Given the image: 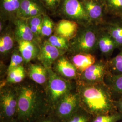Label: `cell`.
Instances as JSON below:
<instances>
[{"instance_id":"cell-36","label":"cell","mask_w":122,"mask_h":122,"mask_svg":"<svg viewBox=\"0 0 122 122\" xmlns=\"http://www.w3.org/2000/svg\"><path fill=\"white\" fill-rule=\"evenodd\" d=\"M121 19H122V18H121Z\"/></svg>"},{"instance_id":"cell-3","label":"cell","mask_w":122,"mask_h":122,"mask_svg":"<svg viewBox=\"0 0 122 122\" xmlns=\"http://www.w3.org/2000/svg\"><path fill=\"white\" fill-rule=\"evenodd\" d=\"M100 26L91 24L80 25L77 35L70 41L69 52L72 55L86 53L93 54L98 49Z\"/></svg>"},{"instance_id":"cell-26","label":"cell","mask_w":122,"mask_h":122,"mask_svg":"<svg viewBox=\"0 0 122 122\" xmlns=\"http://www.w3.org/2000/svg\"><path fill=\"white\" fill-rule=\"evenodd\" d=\"M109 73L113 75L122 74V49L119 53L107 60Z\"/></svg>"},{"instance_id":"cell-10","label":"cell","mask_w":122,"mask_h":122,"mask_svg":"<svg viewBox=\"0 0 122 122\" xmlns=\"http://www.w3.org/2000/svg\"><path fill=\"white\" fill-rule=\"evenodd\" d=\"M50 44L47 39L40 45V52L37 59L47 68H52L57 59L66 53Z\"/></svg>"},{"instance_id":"cell-11","label":"cell","mask_w":122,"mask_h":122,"mask_svg":"<svg viewBox=\"0 0 122 122\" xmlns=\"http://www.w3.org/2000/svg\"><path fill=\"white\" fill-rule=\"evenodd\" d=\"M52 70L57 74L68 80H78L79 74L70 59L64 55L58 58L52 66Z\"/></svg>"},{"instance_id":"cell-34","label":"cell","mask_w":122,"mask_h":122,"mask_svg":"<svg viewBox=\"0 0 122 122\" xmlns=\"http://www.w3.org/2000/svg\"><path fill=\"white\" fill-rule=\"evenodd\" d=\"M39 122H57L56 121L53 120L51 119H44L40 121Z\"/></svg>"},{"instance_id":"cell-28","label":"cell","mask_w":122,"mask_h":122,"mask_svg":"<svg viewBox=\"0 0 122 122\" xmlns=\"http://www.w3.org/2000/svg\"><path fill=\"white\" fill-rule=\"evenodd\" d=\"M94 117L81 106L65 122H92Z\"/></svg>"},{"instance_id":"cell-27","label":"cell","mask_w":122,"mask_h":122,"mask_svg":"<svg viewBox=\"0 0 122 122\" xmlns=\"http://www.w3.org/2000/svg\"><path fill=\"white\" fill-rule=\"evenodd\" d=\"M48 42L52 46L66 52L69 51L70 41L60 36L52 35L47 39Z\"/></svg>"},{"instance_id":"cell-7","label":"cell","mask_w":122,"mask_h":122,"mask_svg":"<svg viewBox=\"0 0 122 122\" xmlns=\"http://www.w3.org/2000/svg\"><path fill=\"white\" fill-rule=\"evenodd\" d=\"M17 94L11 87L2 88L0 92V111L3 117L10 119L17 114Z\"/></svg>"},{"instance_id":"cell-15","label":"cell","mask_w":122,"mask_h":122,"mask_svg":"<svg viewBox=\"0 0 122 122\" xmlns=\"http://www.w3.org/2000/svg\"><path fill=\"white\" fill-rule=\"evenodd\" d=\"M21 0H0V20L13 22L17 18Z\"/></svg>"},{"instance_id":"cell-18","label":"cell","mask_w":122,"mask_h":122,"mask_svg":"<svg viewBox=\"0 0 122 122\" xmlns=\"http://www.w3.org/2000/svg\"><path fill=\"white\" fill-rule=\"evenodd\" d=\"M18 48L23 57L25 64H27L32 60L37 58L40 52V45L34 41H18Z\"/></svg>"},{"instance_id":"cell-29","label":"cell","mask_w":122,"mask_h":122,"mask_svg":"<svg viewBox=\"0 0 122 122\" xmlns=\"http://www.w3.org/2000/svg\"><path fill=\"white\" fill-rule=\"evenodd\" d=\"M55 24L47 14L44 15L41 28L42 38H48L54 33Z\"/></svg>"},{"instance_id":"cell-13","label":"cell","mask_w":122,"mask_h":122,"mask_svg":"<svg viewBox=\"0 0 122 122\" xmlns=\"http://www.w3.org/2000/svg\"><path fill=\"white\" fill-rule=\"evenodd\" d=\"M80 25L75 21L62 19L55 24L53 34L71 40L77 35Z\"/></svg>"},{"instance_id":"cell-2","label":"cell","mask_w":122,"mask_h":122,"mask_svg":"<svg viewBox=\"0 0 122 122\" xmlns=\"http://www.w3.org/2000/svg\"><path fill=\"white\" fill-rule=\"evenodd\" d=\"M17 94V116L22 122H30L39 118L46 111L49 105L37 87L30 85H21L15 89Z\"/></svg>"},{"instance_id":"cell-6","label":"cell","mask_w":122,"mask_h":122,"mask_svg":"<svg viewBox=\"0 0 122 122\" xmlns=\"http://www.w3.org/2000/svg\"><path fill=\"white\" fill-rule=\"evenodd\" d=\"M108 72L107 60L100 59L80 74L78 80L76 81L86 84L103 83Z\"/></svg>"},{"instance_id":"cell-14","label":"cell","mask_w":122,"mask_h":122,"mask_svg":"<svg viewBox=\"0 0 122 122\" xmlns=\"http://www.w3.org/2000/svg\"><path fill=\"white\" fill-rule=\"evenodd\" d=\"M118 48L114 40L109 34L100 26L98 39V49L105 59L111 58L113 51Z\"/></svg>"},{"instance_id":"cell-17","label":"cell","mask_w":122,"mask_h":122,"mask_svg":"<svg viewBox=\"0 0 122 122\" xmlns=\"http://www.w3.org/2000/svg\"><path fill=\"white\" fill-rule=\"evenodd\" d=\"M114 40L118 49L122 48V19L113 18L106 21L101 25Z\"/></svg>"},{"instance_id":"cell-5","label":"cell","mask_w":122,"mask_h":122,"mask_svg":"<svg viewBox=\"0 0 122 122\" xmlns=\"http://www.w3.org/2000/svg\"><path fill=\"white\" fill-rule=\"evenodd\" d=\"M57 12L67 20L77 22L80 25L90 24L80 0H61Z\"/></svg>"},{"instance_id":"cell-12","label":"cell","mask_w":122,"mask_h":122,"mask_svg":"<svg viewBox=\"0 0 122 122\" xmlns=\"http://www.w3.org/2000/svg\"><path fill=\"white\" fill-rule=\"evenodd\" d=\"M46 10L39 0H21L17 18L28 19L47 14Z\"/></svg>"},{"instance_id":"cell-8","label":"cell","mask_w":122,"mask_h":122,"mask_svg":"<svg viewBox=\"0 0 122 122\" xmlns=\"http://www.w3.org/2000/svg\"><path fill=\"white\" fill-rule=\"evenodd\" d=\"M80 99L77 92H71L63 96L58 102L56 108L57 116L61 119L66 120L78 109Z\"/></svg>"},{"instance_id":"cell-30","label":"cell","mask_w":122,"mask_h":122,"mask_svg":"<svg viewBox=\"0 0 122 122\" xmlns=\"http://www.w3.org/2000/svg\"><path fill=\"white\" fill-rule=\"evenodd\" d=\"M24 63V58L22 57L18 46L15 47L11 53L10 63L7 70V73L18 66L23 65Z\"/></svg>"},{"instance_id":"cell-25","label":"cell","mask_w":122,"mask_h":122,"mask_svg":"<svg viewBox=\"0 0 122 122\" xmlns=\"http://www.w3.org/2000/svg\"><path fill=\"white\" fill-rule=\"evenodd\" d=\"M26 71L23 65L19 66L7 73V83L10 84L20 83L25 78Z\"/></svg>"},{"instance_id":"cell-9","label":"cell","mask_w":122,"mask_h":122,"mask_svg":"<svg viewBox=\"0 0 122 122\" xmlns=\"http://www.w3.org/2000/svg\"><path fill=\"white\" fill-rule=\"evenodd\" d=\"M86 13L90 24L98 26L105 21L106 15L101 0H80Z\"/></svg>"},{"instance_id":"cell-32","label":"cell","mask_w":122,"mask_h":122,"mask_svg":"<svg viewBox=\"0 0 122 122\" xmlns=\"http://www.w3.org/2000/svg\"><path fill=\"white\" fill-rule=\"evenodd\" d=\"M46 10L51 13H56L61 4V0H39Z\"/></svg>"},{"instance_id":"cell-35","label":"cell","mask_w":122,"mask_h":122,"mask_svg":"<svg viewBox=\"0 0 122 122\" xmlns=\"http://www.w3.org/2000/svg\"><path fill=\"white\" fill-rule=\"evenodd\" d=\"M118 122H122V120H120V121H118Z\"/></svg>"},{"instance_id":"cell-31","label":"cell","mask_w":122,"mask_h":122,"mask_svg":"<svg viewBox=\"0 0 122 122\" xmlns=\"http://www.w3.org/2000/svg\"><path fill=\"white\" fill-rule=\"evenodd\" d=\"M122 120V115L118 111L95 116L92 122H118Z\"/></svg>"},{"instance_id":"cell-22","label":"cell","mask_w":122,"mask_h":122,"mask_svg":"<svg viewBox=\"0 0 122 122\" xmlns=\"http://www.w3.org/2000/svg\"><path fill=\"white\" fill-rule=\"evenodd\" d=\"M105 83L109 88L114 100L122 97V74L108 73L105 78Z\"/></svg>"},{"instance_id":"cell-16","label":"cell","mask_w":122,"mask_h":122,"mask_svg":"<svg viewBox=\"0 0 122 122\" xmlns=\"http://www.w3.org/2000/svg\"><path fill=\"white\" fill-rule=\"evenodd\" d=\"M12 22L15 25L14 31L16 42L18 41H28L36 42L39 44L26 19L17 18Z\"/></svg>"},{"instance_id":"cell-21","label":"cell","mask_w":122,"mask_h":122,"mask_svg":"<svg viewBox=\"0 0 122 122\" xmlns=\"http://www.w3.org/2000/svg\"><path fill=\"white\" fill-rule=\"evenodd\" d=\"M69 59L76 68L79 75L97 60L96 56L93 54L86 53L72 55Z\"/></svg>"},{"instance_id":"cell-33","label":"cell","mask_w":122,"mask_h":122,"mask_svg":"<svg viewBox=\"0 0 122 122\" xmlns=\"http://www.w3.org/2000/svg\"><path fill=\"white\" fill-rule=\"evenodd\" d=\"M114 104L117 111L122 115V97L114 100Z\"/></svg>"},{"instance_id":"cell-1","label":"cell","mask_w":122,"mask_h":122,"mask_svg":"<svg viewBox=\"0 0 122 122\" xmlns=\"http://www.w3.org/2000/svg\"><path fill=\"white\" fill-rule=\"evenodd\" d=\"M80 105L94 117L117 111L109 88L105 83L86 84L76 81Z\"/></svg>"},{"instance_id":"cell-24","label":"cell","mask_w":122,"mask_h":122,"mask_svg":"<svg viewBox=\"0 0 122 122\" xmlns=\"http://www.w3.org/2000/svg\"><path fill=\"white\" fill-rule=\"evenodd\" d=\"M44 15H41L26 19L29 26L40 45L43 42V38L41 35V28Z\"/></svg>"},{"instance_id":"cell-19","label":"cell","mask_w":122,"mask_h":122,"mask_svg":"<svg viewBox=\"0 0 122 122\" xmlns=\"http://www.w3.org/2000/svg\"><path fill=\"white\" fill-rule=\"evenodd\" d=\"M16 40L14 31L10 27L5 28L0 33V56L5 57L11 54L15 48Z\"/></svg>"},{"instance_id":"cell-20","label":"cell","mask_w":122,"mask_h":122,"mask_svg":"<svg viewBox=\"0 0 122 122\" xmlns=\"http://www.w3.org/2000/svg\"><path fill=\"white\" fill-rule=\"evenodd\" d=\"M28 75L30 78L35 83L40 85L47 84L48 80V71L47 68L42 64L29 63Z\"/></svg>"},{"instance_id":"cell-23","label":"cell","mask_w":122,"mask_h":122,"mask_svg":"<svg viewBox=\"0 0 122 122\" xmlns=\"http://www.w3.org/2000/svg\"><path fill=\"white\" fill-rule=\"evenodd\" d=\"M105 12L113 18H122V0H101Z\"/></svg>"},{"instance_id":"cell-4","label":"cell","mask_w":122,"mask_h":122,"mask_svg":"<svg viewBox=\"0 0 122 122\" xmlns=\"http://www.w3.org/2000/svg\"><path fill=\"white\" fill-rule=\"evenodd\" d=\"M48 80L46 84V96L49 104L55 107L61 99L72 91L70 81L63 78L53 71L47 68Z\"/></svg>"}]
</instances>
